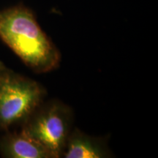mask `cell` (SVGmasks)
<instances>
[{"mask_svg":"<svg viewBox=\"0 0 158 158\" xmlns=\"http://www.w3.org/2000/svg\"><path fill=\"white\" fill-rule=\"evenodd\" d=\"M107 140V138L89 135L78 128H74L68 136L62 157H112L113 154L108 147Z\"/></svg>","mask_w":158,"mask_h":158,"instance_id":"cell-5","label":"cell"},{"mask_svg":"<svg viewBox=\"0 0 158 158\" xmlns=\"http://www.w3.org/2000/svg\"><path fill=\"white\" fill-rule=\"evenodd\" d=\"M46 96L42 84L14 72L0 61V131L21 127Z\"/></svg>","mask_w":158,"mask_h":158,"instance_id":"cell-2","label":"cell"},{"mask_svg":"<svg viewBox=\"0 0 158 158\" xmlns=\"http://www.w3.org/2000/svg\"><path fill=\"white\" fill-rule=\"evenodd\" d=\"M0 39L37 73L59 68V49L41 29L34 12L22 4L0 10Z\"/></svg>","mask_w":158,"mask_h":158,"instance_id":"cell-1","label":"cell"},{"mask_svg":"<svg viewBox=\"0 0 158 158\" xmlns=\"http://www.w3.org/2000/svg\"><path fill=\"white\" fill-rule=\"evenodd\" d=\"M73 118L70 106L52 99L40 105L21 127L46 148L54 158L62 157Z\"/></svg>","mask_w":158,"mask_h":158,"instance_id":"cell-3","label":"cell"},{"mask_svg":"<svg viewBox=\"0 0 158 158\" xmlns=\"http://www.w3.org/2000/svg\"><path fill=\"white\" fill-rule=\"evenodd\" d=\"M0 154L7 158H54L52 154L21 128L0 138Z\"/></svg>","mask_w":158,"mask_h":158,"instance_id":"cell-4","label":"cell"}]
</instances>
